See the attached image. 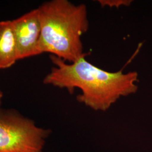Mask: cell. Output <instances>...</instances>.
I'll use <instances>...</instances> for the list:
<instances>
[{"label":"cell","mask_w":152,"mask_h":152,"mask_svg":"<svg viewBox=\"0 0 152 152\" xmlns=\"http://www.w3.org/2000/svg\"><path fill=\"white\" fill-rule=\"evenodd\" d=\"M38 10L41 29L38 55L49 53L70 63L87 56L82 42L89 26L86 5L53 0Z\"/></svg>","instance_id":"7a4b0ae2"},{"label":"cell","mask_w":152,"mask_h":152,"mask_svg":"<svg viewBox=\"0 0 152 152\" xmlns=\"http://www.w3.org/2000/svg\"><path fill=\"white\" fill-rule=\"evenodd\" d=\"M18 60L11 20L0 22V69L8 68Z\"/></svg>","instance_id":"5b68a950"},{"label":"cell","mask_w":152,"mask_h":152,"mask_svg":"<svg viewBox=\"0 0 152 152\" xmlns=\"http://www.w3.org/2000/svg\"><path fill=\"white\" fill-rule=\"evenodd\" d=\"M50 132L16 111H0V152H42Z\"/></svg>","instance_id":"3957f363"},{"label":"cell","mask_w":152,"mask_h":152,"mask_svg":"<svg viewBox=\"0 0 152 152\" xmlns=\"http://www.w3.org/2000/svg\"><path fill=\"white\" fill-rule=\"evenodd\" d=\"M99 3L102 7L108 6L109 7L119 8L121 6L130 5L132 1L130 0H100Z\"/></svg>","instance_id":"8992f818"},{"label":"cell","mask_w":152,"mask_h":152,"mask_svg":"<svg viewBox=\"0 0 152 152\" xmlns=\"http://www.w3.org/2000/svg\"><path fill=\"white\" fill-rule=\"evenodd\" d=\"M2 97H3V94H2V92L1 91H0V111L2 110L1 109V104H2Z\"/></svg>","instance_id":"52a82bcc"},{"label":"cell","mask_w":152,"mask_h":152,"mask_svg":"<svg viewBox=\"0 0 152 152\" xmlns=\"http://www.w3.org/2000/svg\"><path fill=\"white\" fill-rule=\"evenodd\" d=\"M18 59L38 55L41 23L38 9L11 20Z\"/></svg>","instance_id":"277c9868"},{"label":"cell","mask_w":152,"mask_h":152,"mask_svg":"<svg viewBox=\"0 0 152 152\" xmlns=\"http://www.w3.org/2000/svg\"><path fill=\"white\" fill-rule=\"evenodd\" d=\"M50 59L55 66L45 77L44 83L66 88L71 94L76 88L80 89L78 101L95 110H105L120 97L134 94L138 89V74L135 71H104L85 57L69 64L54 55H51Z\"/></svg>","instance_id":"6da1fadb"}]
</instances>
